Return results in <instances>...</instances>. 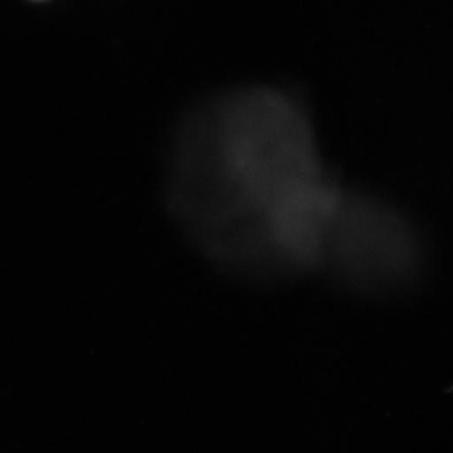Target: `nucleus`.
Masks as SVG:
<instances>
[{
    "label": "nucleus",
    "mask_w": 453,
    "mask_h": 453,
    "mask_svg": "<svg viewBox=\"0 0 453 453\" xmlns=\"http://www.w3.org/2000/svg\"><path fill=\"white\" fill-rule=\"evenodd\" d=\"M324 259L355 288L390 290L421 274L424 243L412 221L395 206L379 197L344 192Z\"/></svg>",
    "instance_id": "obj_1"
}]
</instances>
